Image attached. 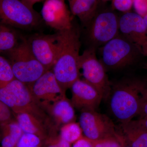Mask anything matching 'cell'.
<instances>
[{"label":"cell","instance_id":"obj_1","mask_svg":"<svg viewBox=\"0 0 147 147\" xmlns=\"http://www.w3.org/2000/svg\"><path fill=\"white\" fill-rule=\"evenodd\" d=\"M147 90L146 82L134 76L123 77L113 85L108 99L109 108L115 118L124 124L139 115Z\"/></svg>","mask_w":147,"mask_h":147},{"label":"cell","instance_id":"obj_2","mask_svg":"<svg viewBox=\"0 0 147 147\" xmlns=\"http://www.w3.org/2000/svg\"><path fill=\"white\" fill-rule=\"evenodd\" d=\"M60 34V47L52 70L64 92L80 78L79 60L81 41L78 29L73 27Z\"/></svg>","mask_w":147,"mask_h":147},{"label":"cell","instance_id":"obj_3","mask_svg":"<svg viewBox=\"0 0 147 147\" xmlns=\"http://www.w3.org/2000/svg\"><path fill=\"white\" fill-rule=\"evenodd\" d=\"M100 61L106 71L123 69L133 65L143 55L142 49L121 34L101 48Z\"/></svg>","mask_w":147,"mask_h":147},{"label":"cell","instance_id":"obj_4","mask_svg":"<svg viewBox=\"0 0 147 147\" xmlns=\"http://www.w3.org/2000/svg\"><path fill=\"white\" fill-rule=\"evenodd\" d=\"M0 100L16 114L28 113L45 121L44 110L38 105L28 85L15 79L0 89Z\"/></svg>","mask_w":147,"mask_h":147},{"label":"cell","instance_id":"obj_5","mask_svg":"<svg viewBox=\"0 0 147 147\" xmlns=\"http://www.w3.org/2000/svg\"><path fill=\"white\" fill-rule=\"evenodd\" d=\"M7 55L15 78L27 85L32 84L48 71L35 57L25 38Z\"/></svg>","mask_w":147,"mask_h":147},{"label":"cell","instance_id":"obj_6","mask_svg":"<svg viewBox=\"0 0 147 147\" xmlns=\"http://www.w3.org/2000/svg\"><path fill=\"white\" fill-rule=\"evenodd\" d=\"M79 71L82 70L83 80L97 90L103 100L110 96L112 85L103 65L97 59L96 49L90 47L80 55L79 60Z\"/></svg>","mask_w":147,"mask_h":147},{"label":"cell","instance_id":"obj_7","mask_svg":"<svg viewBox=\"0 0 147 147\" xmlns=\"http://www.w3.org/2000/svg\"><path fill=\"white\" fill-rule=\"evenodd\" d=\"M1 24L25 30L36 28L41 16L22 0H0Z\"/></svg>","mask_w":147,"mask_h":147},{"label":"cell","instance_id":"obj_8","mask_svg":"<svg viewBox=\"0 0 147 147\" xmlns=\"http://www.w3.org/2000/svg\"><path fill=\"white\" fill-rule=\"evenodd\" d=\"M90 47H102L119 34V18L112 11L98 12L87 26Z\"/></svg>","mask_w":147,"mask_h":147},{"label":"cell","instance_id":"obj_9","mask_svg":"<svg viewBox=\"0 0 147 147\" xmlns=\"http://www.w3.org/2000/svg\"><path fill=\"white\" fill-rule=\"evenodd\" d=\"M79 124L85 137L90 140H97L119 135L112 120L96 110L82 111Z\"/></svg>","mask_w":147,"mask_h":147},{"label":"cell","instance_id":"obj_10","mask_svg":"<svg viewBox=\"0 0 147 147\" xmlns=\"http://www.w3.org/2000/svg\"><path fill=\"white\" fill-rule=\"evenodd\" d=\"M28 86L37 103L44 110L54 102L65 98V92L58 83L52 70L46 71Z\"/></svg>","mask_w":147,"mask_h":147},{"label":"cell","instance_id":"obj_11","mask_svg":"<svg viewBox=\"0 0 147 147\" xmlns=\"http://www.w3.org/2000/svg\"><path fill=\"white\" fill-rule=\"evenodd\" d=\"M27 41L36 59L47 70H51L59 50V32L53 35L34 34Z\"/></svg>","mask_w":147,"mask_h":147},{"label":"cell","instance_id":"obj_12","mask_svg":"<svg viewBox=\"0 0 147 147\" xmlns=\"http://www.w3.org/2000/svg\"><path fill=\"white\" fill-rule=\"evenodd\" d=\"M71 14L65 0H45L41 11L45 24L58 32L65 31L73 27Z\"/></svg>","mask_w":147,"mask_h":147},{"label":"cell","instance_id":"obj_13","mask_svg":"<svg viewBox=\"0 0 147 147\" xmlns=\"http://www.w3.org/2000/svg\"><path fill=\"white\" fill-rule=\"evenodd\" d=\"M71 88V104L74 108L82 111L96 110L103 100L96 89L80 79L72 84Z\"/></svg>","mask_w":147,"mask_h":147},{"label":"cell","instance_id":"obj_14","mask_svg":"<svg viewBox=\"0 0 147 147\" xmlns=\"http://www.w3.org/2000/svg\"><path fill=\"white\" fill-rule=\"evenodd\" d=\"M121 34L142 49L147 40V28L144 18L137 13L127 12L119 18Z\"/></svg>","mask_w":147,"mask_h":147},{"label":"cell","instance_id":"obj_15","mask_svg":"<svg viewBox=\"0 0 147 147\" xmlns=\"http://www.w3.org/2000/svg\"><path fill=\"white\" fill-rule=\"evenodd\" d=\"M100 0H68L72 15L86 27L98 11Z\"/></svg>","mask_w":147,"mask_h":147},{"label":"cell","instance_id":"obj_16","mask_svg":"<svg viewBox=\"0 0 147 147\" xmlns=\"http://www.w3.org/2000/svg\"><path fill=\"white\" fill-rule=\"evenodd\" d=\"M16 121L24 133L36 135L42 141H45L50 135L47 127L40 119L28 113L16 114Z\"/></svg>","mask_w":147,"mask_h":147},{"label":"cell","instance_id":"obj_17","mask_svg":"<svg viewBox=\"0 0 147 147\" xmlns=\"http://www.w3.org/2000/svg\"><path fill=\"white\" fill-rule=\"evenodd\" d=\"M125 137L131 147H147V130L139 119L121 124Z\"/></svg>","mask_w":147,"mask_h":147},{"label":"cell","instance_id":"obj_18","mask_svg":"<svg viewBox=\"0 0 147 147\" xmlns=\"http://www.w3.org/2000/svg\"><path fill=\"white\" fill-rule=\"evenodd\" d=\"M57 124H66L72 122L75 118L74 107L65 98L56 101L46 109Z\"/></svg>","mask_w":147,"mask_h":147},{"label":"cell","instance_id":"obj_19","mask_svg":"<svg viewBox=\"0 0 147 147\" xmlns=\"http://www.w3.org/2000/svg\"><path fill=\"white\" fill-rule=\"evenodd\" d=\"M2 147H16L18 141L24 133L17 122L11 121L2 125Z\"/></svg>","mask_w":147,"mask_h":147},{"label":"cell","instance_id":"obj_20","mask_svg":"<svg viewBox=\"0 0 147 147\" xmlns=\"http://www.w3.org/2000/svg\"><path fill=\"white\" fill-rule=\"evenodd\" d=\"M19 43L16 31L10 26L1 24L0 25V51L7 53L15 49Z\"/></svg>","mask_w":147,"mask_h":147},{"label":"cell","instance_id":"obj_21","mask_svg":"<svg viewBox=\"0 0 147 147\" xmlns=\"http://www.w3.org/2000/svg\"><path fill=\"white\" fill-rule=\"evenodd\" d=\"M82 129L79 124L69 123L61 128L60 137L68 143H74L82 137Z\"/></svg>","mask_w":147,"mask_h":147},{"label":"cell","instance_id":"obj_22","mask_svg":"<svg viewBox=\"0 0 147 147\" xmlns=\"http://www.w3.org/2000/svg\"><path fill=\"white\" fill-rule=\"evenodd\" d=\"M16 79L10 62L0 57V89L7 86Z\"/></svg>","mask_w":147,"mask_h":147},{"label":"cell","instance_id":"obj_23","mask_svg":"<svg viewBox=\"0 0 147 147\" xmlns=\"http://www.w3.org/2000/svg\"><path fill=\"white\" fill-rule=\"evenodd\" d=\"M88 139L92 147H123V137L119 134L97 140Z\"/></svg>","mask_w":147,"mask_h":147},{"label":"cell","instance_id":"obj_24","mask_svg":"<svg viewBox=\"0 0 147 147\" xmlns=\"http://www.w3.org/2000/svg\"><path fill=\"white\" fill-rule=\"evenodd\" d=\"M42 140L35 134L24 133L16 147H34L41 145Z\"/></svg>","mask_w":147,"mask_h":147},{"label":"cell","instance_id":"obj_25","mask_svg":"<svg viewBox=\"0 0 147 147\" xmlns=\"http://www.w3.org/2000/svg\"><path fill=\"white\" fill-rule=\"evenodd\" d=\"M45 147H71L70 143L62 139L60 136H51L45 140Z\"/></svg>","mask_w":147,"mask_h":147},{"label":"cell","instance_id":"obj_26","mask_svg":"<svg viewBox=\"0 0 147 147\" xmlns=\"http://www.w3.org/2000/svg\"><path fill=\"white\" fill-rule=\"evenodd\" d=\"M134 0H112L113 9L122 12H129L133 5Z\"/></svg>","mask_w":147,"mask_h":147},{"label":"cell","instance_id":"obj_27","mask_svg":"<svg viewBox=\"0 0 147 147\" xmlns=\"http://www.w3.org/2000/svg\"><path fill=\"white\" fill-rule=\"evenodd\" d=\"M10 109L7 105L0 101V121L1 126L11 121Z\"/></svg>","mask_w":147,"mask_h":147},{"label":"cell","instance_id":"obj_28","mask_svg":"<svg viewBox=\"0 0 147 147\" xmlns=\"http://www.w3.org/2000/svg\"><path fill=\"white\" fill-rule=\"evenodd\" d=\"M133 6L136 13L142 17L147 14V0H134Z\"/></svg>","mask_w":147,"mask_h":147},{"label":"cell","instance_id":"obj_29","mask_svg":"<svg viewBox=\"0 0 147 147\" xmlns=\"http://www.w3.org/2000/svg\"><path fill=\"white\" fill-rule=\"evenodd\" d=\"M139 115L140 119L147 118V90L145 92L142 98L141 109Z\"/></svg>","mask_w":147,"mask_h":147},{"label":"cell","instance_id":"obj_30","mask_svg":"<svg viewBox=\"0 0 147 147\" xmlns=\"http://www.w3.org/2000/svg\"><path fill=\"white\" fill-rule=\"evenodd\" d=\"M72 147H92L90 143L86 137L82 136L74 143Z\"/></svg>","mask_w":147,"mask_h":147},{"label":"cell","instance_id":"obj_31","mask_svg":"<svg viewBox=\"0 0 147 147\" xmlns=\"http://www.w3.org/2000/svg\"><path fill=\"white\" fill-rule=\"evenodd\" d=\"M22 1L28 5L33 7L35 4L42 1L43 0H22Z\"/></svg>","mask_w":147,"mask_h":147},{"label":"cell","instance_id":"obj_32","mask_svg":"<svg viewBox=\"0 0 147 147\" xmlns=\"http://www.w3.org/2000/svg\"><path fill=\"white\" fill-rule=\"evenodd\" d=\"M142 50L143 55L147 57V40L142 46Z\"/></svg>","mask_w":147,"mask_h":147},{"label":"cell","instance_id":"obj_33","mask_svg":"<svg viewBox=\"0 0 147 147\" xmlns=\"http://www.w3.org/2000/svg\"><path fill=\"white\" fill-rule=\"evenodd\" d=\"M139 120L142 125L147 130V118L139 119Z\"/></svg>","mask_w":147,"mask_h":147},{"label":"cell","instance_id":"obj_34","mask_svg":"<svg viewBox=\"0 0 147 147\" xmlns=\"http://www.w3.org/2000/svg\"><path fill=\"white\" fill-rule=\"evenodd\" d=\"M143 18H144V20L145 24H146V26L147 28V14L146 15H145L144 17H143Z\"/></svg>","mask_w":147,"mask_h":147},{"label":"cell","instance_id":"obj_35","mask_svg":"<svg viewBox=\"0 0 147 147\" xmlns=\"http://www.w3.org/2000/svg\"><path fill=\"white\" fill-rule=\"evenodd\" d=\"M125 140L123 139V147H131L130 146H125Z\"/></svg>","mask_w":147,"mask_h":147},{"label":"cell","instance_id":"obj_36","mask_svg":"<svg viewBox=\"0 0 147 147\" xmlns=\"http://www.w3.org/2000/svg\"><path fill=\"white\" fill-rule=\"evenodd\" d=\"M103 1H110V0H102Z\"/></svg>","mask_w":147,"mask_h":147},{"label":"cell","instance_id":"obj_37","mask_svg":"<svg viewBox=\"0 0 147 147\" xmlns=\"http://www.w3.org/2000/svg\"><path fill=\"white\" fill-rule=\"evenodd\" d=\"M41 145H39V146H35L34 147H41Z\"/></svg>","mask_w":147,"mask_h":147}]
</instances>
